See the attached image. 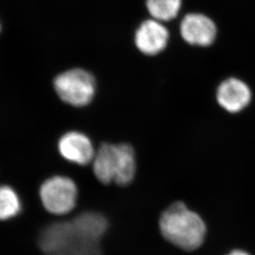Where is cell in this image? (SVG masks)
Wrapping results in <instances>:
<instances>
[{
    "label": "cell",
    "instance_id": "obj_1",
    "mask_svg": "<svg viewBox=\"0 0 255 255\" xmlns=\"http://www.w3.org/2000/svg\"><path fill=\"white\" fill-rule=\"evenodd\" d=\"M159 228L165 240L185 251H196L206 239L203 220L181 201L174 202L162 212Z\"/></svg>",
    "mask_w": 255,
    "mask_h": 255
},
{
    "label": "cell",
    "instance_id": "obj_2",
    "mask_svg": "<svg viewBox=\"0 0 255 255\" xmlns=\"http://www.w3.org/2000/svg\"><path fill=\"white\" fill-rule=\"evenodd\" d=\"M92 162L94 174L104 184L126 186L134 178L136 157L133 147L128 143H103Z\"/></svg>",
    "mask_w": 255,
    "mask_h": 255
},
{
    "label": "cell",
    "instance_id": "obj_3",
    "mask_svg": "<svg viewBox=\"0 0 255 255\" xmlns=\"http://www.w3.org/2000/svg\"><path fill=\"white\" fill-rule=\"evenodd\" d=\"M55 91L65 103L83 107L93 101L96 95L95 77L89 71L74 68L64 71L54 80Z\"/></svg>",
    "mask_w": 255,
    "mask_h": 255
},
{
    "label": "cell",
    "instance_id": "obj_4",
    "mask_svg": "<svg viewBox=\"0 0 255 255\" xmlns=\"http://www.w3.org/2000/svg\"><path fill=\"white\" fill-rule=\"evenodd\" d=\"M88 242L91 241L77 233L72 221L50 224L42 229L38 237V246L44 255H76Z\"/></svg>",
    "mask_w": 255,
    "mask_h": 255
},
{
    "label": "cell",
    "instance_id": "obj_5",
    "mask_svg": "<svg viewBox=\"0 0 255 255\" xmlns=\"http://www.w3.org/2000/svg\"><path fill=\"white\" fill-rule=\"evenodd\" d=\"M39 196L42 206L49 213L63 216L75 208L78 191L73 180L64 176H54L42 183Z\"/></svg>",
    "mask_w": 255,
    "mask_h": 255
},
{
    "label": "cell",
    "instance_id": "obj_6",
    "mask_svg": "<svg viewBox=\"0 0 255 255\" xmlns=\"http://www.w3.org/2000/svg\"><path fill=\"white\" fill-rule=\"evenodd\" d=\"M184 41L199 47H208L216 40L217 28L210 17L201 13L186 15L180 25Z\"/></svg>",
    "mask_w": 255,
    "mask_h": 255
},
{
    "label": "cell",
    "instance_id": "obj_7",
    "mask_svg": "<svg viewBox=\"0 0 255 255\" xmlns=\"http://www.w3.org/2000/svg\"><path fill=\"white\" fill-rule=\"evenodd\" d=\"M169 32L162 22L146 20L140 24L135 32V45L137 49L147 56L159 54L167 47Z\"/></svg>",
    "mask_w": 255,
    "mask_h": 255
},
{
    "label": "cell",
    "instance_id": "obj_8",
    "mask_svg": "<svg viewBox=\"0 0 255 255\" xmlns=\"http://www.w3.org/2000/svg\"><path fill=\"white\" fill-rule=\"evenodd\" d=\"M252 92L248 85L240 79L231 77L222 81L216 91L219 105L230 113L243 111L251 103Z\"/></svg>",
    "mask_w": 255,
    "mask_h": 255
},
{
    "label": "cell",
    "instance_id": "obj_9",
    "mask_svg": "<svg viewBox=\"0 0 255 255\" xmlns=\"http://www.w3.org/2000/svg\"><path fill=\"white\" fill-rule=\"evenodd\" d=\"M58 151L65 159L75 164H88L96 154L88 136L77 131H71L62 135L58 141Z\"/></svg>",
    "mask_w": 255,
    "mask_h": 255
},
{
    "label": "cell",
    "instance_id": "obj_10",
    "mask_svg": "<svg viewBox=\"0 0 255 255\" xmlns=\"http://www.w3.org/2000/svg\"><path fill=\"white\" fill-rule=\"evenodd\" d=\"M71 221L81 238L96 243H100L109 227L107 219L95 211L80 214Z\"/></svg>",
    "mask_w": 255,
    "mask_h": 255
},
{
    "label": "cell",
    "instance_id": "obj_11",
    "mask_svg": "<svg viewBox=\"0 0 255 255\" xmlns=\"http://www.w3.org/2000/svg\"><path fill=\"white\" fill-rule=\"evenodd\" d=\"M147 11L159 22L174 19L182 7V0H146Z\"/></svg>",
    "mask_w": 255,
    "mask_h": 255
},
{
    "label": "cell",
    "instance_id": "obj_12",
    "mask_svg": "<svg viewBox=\"0 0 255 255\" xmlns=\"http://www.w3.org/2000/svg\"><path fill=\"white\" fill-rule=\"evenodd\" d=\"M22 201L13 188L8 186L0 187V221H9L19 215Z\"/></svg>",
    "mask_w": 255,
    "mask_h": 255
},
{
    "label": "cell",
    "instance_id": "obj_13",
    "mask_svg": "<svg viewBox=\"0 0 255 255\" xmlns=\"http://www.w3.org/2000/svg\"><path fill=\"white\" fill-rule=\"evenodd\" d=\"M227 255H251L246 251H241V250H236V251H231Z\"/></svg>",
    "mask_w": 255,
    "mask_h": 255
},
{
    "label": "cell",
    "instance_id": "obj_14",
    "mask_svg": "<svg viewBox=\"0 0 255 255\" xmlns=\"http://www.w3.org/2000/svg\"><path fill=\"white\" fill-rule=\"evenodd\" d=\"M0 31H1V24H0Z\"/></svg>",
    "mask_w": 255,
    "mask_h": 255
}]
</instances>
